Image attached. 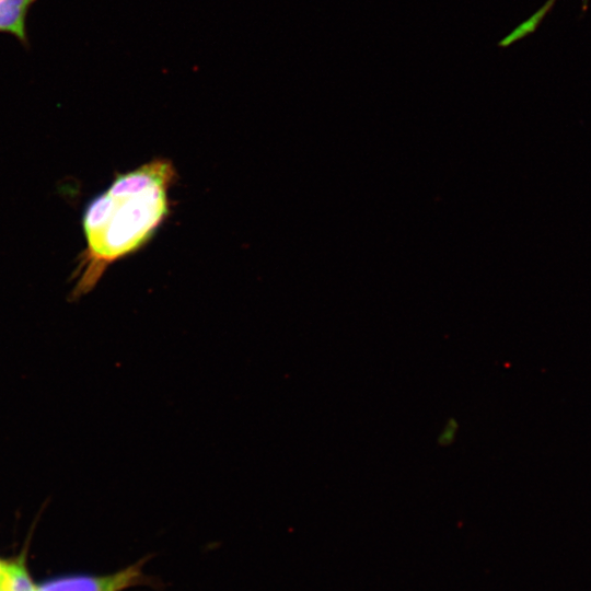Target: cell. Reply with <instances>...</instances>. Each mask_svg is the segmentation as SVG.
Listing matches in <instances>:
<instances>
[{"instance_id":"cell-4","label":"cell","mask_w":591,"mask_h":591,"mask_svg":"<svg viewBox=\"0 0 591 591\" xmlns=\"http://www.w3.org/2000/svg\"><path fill=\"white\" fill-rule=\"evenodd\" d=\"M0 588L4 591H37L22 561L4 563Z\"/></svg>"},{"instance_id":"cell-7","label":"cell","mask_w":591,"mask_h":591,"mask_svg":"<svg viewBox=\"0 0 591 591\" xmlns=\"http://www.w3.org/2000/svg\"><path fill=\"white\" fill-rule=\"evenodd\" d=\"M0 591H4V590H2V589L0 588Z\"/></svg>"},{"instance_id":"cell-2","label":"cell","mask_w":591,"mask_h":591,"mask_svg":"<svg viewBox=\"0 0 591 591\" xmlns=\"http://www.w3.org/2000/svg\"><path fill=\"white\" fill-rule=\"evenodd\" d=\"M139 560L121 570L104 576L78 575L48 580L37 591H127L130 588L150 586L152 579Z\"/></svg>"},{"instance_id":"cell-6","label":"cell","mask_w":591,"mask_h":591,"mask_svg":"<svg viewBox=\"0 0 591 591\" xmlns=\"http://www.w3.org/2000/svg\"><path fill=\"white\" fill-rule=\"evenodd\" d=\"M4 563H5V561H2V560L0 559V575H1L2 570H3Z\"/></svg>"},{"instance_id":"cell-3","label":"cell","mask_w":591,"mask_h":591,"mask_svg":"<svg viewBox=\"0 0 591 591\" xmlns=\"http://www.w3.org/2000/svg\"><path fill=\"white\" fill-rule=\"evenodd\" d=\"M37 0H0V33L13 36L30 49L27 16Z\"/></svg>"},{"instance_id":"cell-1","label":"cell","mask_w":591,"mask_h":591,"mask_svg":"<svg viewBox=\"0 0 591 591\" xmlns=\"http://www.w3.org/2000/svg\"><path fill=\"white\" fill-rule=\"evenodd\" d=\"M176 176L171 160L155 158L117 174L107 189L90 200L82 217L85 247L71 276L70 301L91 292L112 264L153 237L170 213L169 193Z\"/></svg>"},{"instance_id":"cell-5","label":"cell","mask_w":591,"mask_h":591,"mask_svg":"<svg viewBox=\"0 0 591 591\" xmlns=\"http://www.w3.org/2000/svg\"><path fill=\"white\" fill-rule=\"evenodd\" d=\"M457 431V424L454 419L448 421L447 426L443 428L442 432L439 436L438 442L441 445L450 444Z\"/></svg>"}]
</instances>
